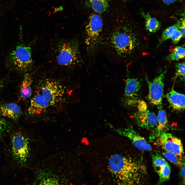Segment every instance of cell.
I'll return each instance as SVG.
<instances>
[{
    "label": "cell",
    "mask_w": 185,
    "mask_h": 185,
    "mask_svg": "<svg viewBox=\"0 0 185 185\" xmlns=\"http://www.w3.org/2000/svg\"><path fill=\"white\" fill-rule=\"evenodd\" d=\"M158 123L155 128L152 131L149 136L150 140H156L162 133L164 132L168 124V119L165 112L161 108L159 109L157 116Z\"/></svg>",
    "instance_id": "cell-16"
},
{
    "label": "cell",
    "mask_w": 185,
    "mask_h": 185,
    "mask_svg": "<svg viewBox=\"0 0 185 185\" xmlns=\"http://www.w3.org/2000/svg\"><path fill=\"white\" fill-rule=\"evenodd\" d=\"M141 87L140 82L137 78L127 79L123 99V104L125 106L132 107L137 104Z\"/></svg>",
    "instance_id": "cell-12"
},
{
    "label": "cell",
    "mask_w": 185,
    "mask_h": 185,
    "mask_svg": "<svg viewBox=\"0 0 185 185\" xmlns=\"http://www.w3.org/2000/svg\"><path fill=\"white\" fill-rule=\"evenodd\" d=\"M166 71L161 72L152 81L146 76L149 88L148 98L151 103L156 106L159 109L162 108V103L164 88V79Z\"/></svg>",
    "instance_id": "cell-7"
},
{
    "label": "cell",
    "mask_w": 185,
    "mask_h": 185,
    "mask_svg": "<svg viewBox=\"0 0 185 185\" xmlns=\"http://www.w3.org/2000/svg\"><path fill=\"white\" fill-rule=\"evenodd\" d=\"M137 105L138 111L134 115L137 125L142 128L152 131L157 124V116L148 109L143 101L139 100Z\"/></svg>",
    "instance_id": "cell-8"
},
{
    "label": "cell",
    "mask_w": 185,
    "mask_h": 185,
    "mask_svg": "<svg viewBox=\"0 0 185 185\" xmlns=\"http://www.w3.org/2000/svg\"><path fill=\"white\" fill-rule=\"evenodd\" d=\"M41 95L48 101L50 105L60 101L64 92L61 85L51 80L45 81L41 86Z\"/></svg>",
    "instance_id": "cell-11"
},
{
    "label": "cell",
    "mask_w": 185,
    "mask_h": 185,
    "mask_svg": "<svg viewBox=\"0 0 185 185\" xmlns=\"http://www.w3.org/2000/svg\"><path fill=\"white\" fill-rule=\"evenodd\" d=\"M50 105L49 102L43 96L37 94L31 100L28 113L32 115H39L45 111Z\"/></svg>",
    "instance_id": "cell-14"
},
{
    "label": "cell",
    "mask_w": 185,
    "mask_h": 185,
    "mask_svg": "<svg viewBox=\"0 0 185 185\" xmlns=\"http://www.w3.org/2000/svg\"><path fill=\"white\" fill-rule=\"evenodd\" d=\"M182 37V33L179 29H176L173 32L170 38L173 43L177 44Z\"/></svg>",
    "instance_id": "cell-26"
},
{
    "label": "cell",
    "mask_w": 185,
    "mask_h": 185,
    "mask_svg": "<svg viewBox=\"0 0 185 185\" xmlns=\"http://www.w3.org/2000/svg\"><path fill=\"white\" fill-rule=\"evenodd\" d=\"M156 140V144L164 151L184 159L183 145L179 138L171 133L164 132Z\"/></svg>",
    "instance_id": "cell-6"
},
{
    "label": "cell",
    "mask_w": 185,
    "mask_h": 185,
    "mask_svg": "<svg viewBox=\"0 0 185 185\" xmlns=\"http://www.w3.org/2000/svg\"><path fill=\"white\" fill-rule=\"evenodd\" d=\"M37 185H61L60 182L54 178H46L42 180Z\"/></svg>",
    "instance_id": "cell-25"
},
{
    "label": "cell",
    "mask_w": 185,
    "mask_h": 185,
    "mask_svg": "<svg viewBox=\"0 0 185 185\" xmlns=\"http://www.w3.org/2000/svg\"><path fill=\"white\" fill-rule=\"evenodd\" d=\"M141 14L145 20L146 29L151 33H155L161 27V23L152 17L148 12L141 11Z\"/></svg>",
    "instance_id": "cell-19"
},
{
    "label": "cell",
    "mask_w": 185,
    "mask_h": 185,
    "mask_svg": "<svg viewBox=\"0 0 185 185\" xmlns=\"http://www.w3.org/2000/svg\"><path fill=\"white\" fill-rule=\"evenodd\" d=\"M163 156L175 165L180 167L184 164V159H181L173 154L166 151L162 152Z\"/></svg>",
    "instance_id": "cell-23"
},
{
    "label": "cell",
    "mask_w": 185,
    "mask_h": 185,
    "mask_svg": "<svg viewBox=\"0 0 185 185\" xmlns=\"http://www.w3.org/2000/svg\"><path fill=\"white\" fill-rule=\"evenodd\" d=\"M3 121L0 118V126L2 124V123Z\"/></svg>",
    "instance_id": "cell-32"
},
{
    "label": "cell",
    "mask_w": 185,
    "mask_h": 185,
    "mask_svg": "<svg viewBox=\"0 0 185 185\" xmlns=\"http://www.w3.org/2000/svg\"><path fill=\"white\" fill-rule=\"evenodd\" d=\"M54 12H62L64 10L63 7L62 6H59L56 7H54Z\"/></svg>",
    "instance_id": "cell-30"
},
{
    "label": "cell",
    "mask_w": 185,
    "mask_h": 185,
    "mask_svg": "<svg viewBox=\"0 0 185 185\" xmlns=\"http://www.w3.org/2000/svg\"><path fill=\"white\" fill-rule=\"evenodd\" d=\"M3 82L1 81H0V93L2 89L3 86Z\"/></svg>",
    "instance_id": "cell-31"
},
{
    "label": "cell",
    "mask_w": 185,
    "mask_h": 185,
    "mask_svg": "<svg viewBox=\"0 0 185 185\" xmlns=\"http://www.w3.org/2000/svg\"><path fill=\"white\" fill-rule=\"evenodd\" d=\"M87 7L99 14L105 12L109 7V0H83Z\"/></svg>",
    "instance_id": "cell-18"
},
{
    "label": "cell",
    "mask_w": 185,
    "mask_h": 185,
    "mask_svg": "<svg viewBox=\"0 0 185 185\" xmlns=\"http://www.w3.org/2000/svg\"><path fill=\"white\" fill-rule=\"evenodd\" d=\"M56 47V60L59 65L72 66L82 62L79 43L76 39L61 40Z\"/></svg>",
    "instance_id": "cell-4"
},
{
    "label": "cell",
    "mask_w": 185,
    "mask_h": 185,
    "mask_svg": "<svg viewBox=\"0 0 185 185\" xmlns=\"http://www.w3.org/2000/svg\"><path fill=\"white\" fill-rule=\"evenodd\" d=\"M180 175L182 180V185H185V163L180 167Z\"/></svg>",
    "instance_id": "cell-28"
},
{
    "label": "cell",
    "mask_w": 185,
    "mask_h": 185,
    "mask_svg": "<svg viewBox=\"0 0 185 185\" xmlns=\"http://www.w3.org/2000/svg\"><path fill=\"white\" fill-rule=\"evenodd\" d=\"M110 128L120 135L129 139L137 148L142 151H150L152 147L144 137L138 133L132 127H116L108 124Z\"/></svg>",
    "instance_id": "cell-9"
},
{
    "label": "cell",
    "mask_w": 185,
    "mask_h": 185,
    "mask_svg": "<svg viewBox=\"0 0 185 185\" xmlns=\"http://www.w3.org/2000/svg\"><path fill=\"white\" fill-rule=\"evenodd\" d=\"M178 24V29L181 32L182 37H185V22L184 18H181L177 22Z\"/></svg>",
    "instance_id": "cell-27"
},
{
    "label": "cell",
    "mask_w": 185,
    "mask_h": 185,
    "mask_svg": "<svg viewBox=\"0 0 185 185\" xmlns=\"http://www.w3.org/2000/svg\"><path fill=\"white\" fill-rule=\"evenodd\" d=\"M178 24L177 22L176 24L168 27L163 31L160 40L157 45L159 47L165 41L170 38L174 31L178 28Z\"/></svg>",
    "instance_id": "cell-22"
},
{
    "label": "cell",
    "mask_w": 185,
    "mask_h": 185,
    "mask_svg": "<svg viewBox=\"0 0 185 185\" xmlns=\"http://www.w3.org/2000/svg\"><path fill=\"white\" fill-rule=\"evenodd\" d=\"M12 152L15 159L20 163L25 162L30 152L27 139L21 134H16L12 137Z\"/></svg>",
    "instance_id": "cell-10"
},
{
    "label": "cell",
    "mask_w": 185,
    "mask_h": 185,
    "mask_svg": "<svg viewBox=\"0 0 185 185\" xmlns=\"http://www.w3.org/2000/svg\"><path fill=\"white\" fill-rule=\"evenodd\" d=\"M0 113L4 116L16 120L20 116L22 111L17 104L11 103L1 105L0 106Z\"/></svg>",
    "instance_id": "cell-17"
},
{
    "label": "cell",
    "mask_w": 185,
    "mask_h": 185,
    "mask_svg": "<svg viewBox=\"0 0 185 185\" xmlns=\"http://www.w3.org/2000/svg\"><path fill=\"white\" fill-rule=\"evenodd\" d=\"M122 0L124 1H131V0Z\"/></svg>",
    "instance_id": "cell-33"
},
{
    "label": "cell",
    "mask_w": 185,
    "mask_h": 185,
    "mask_svg": "<svg viewBox=\"0 0 185 185\" xmlns=\"http://www.w3.org/2000/svg\"><path fill=\"white\" fill-rule=\"evenodd\" d=\"M112 21L104 24L100 49L110 60L121 61L134 51L136 39L121 16Z\"/></svg>",
    "instance_id": "cell-1"
},
{
    "label": "cell",
    "mask_w": 185,
    "mask_h": 185,
    "mask_svg": "<svg viewBox=\"0 0 185 185\" xmlns=\"http://www.w3.org/2000/svg\"><path fill=\"white\" fill-rule=\"evenodd\" d=\"M152 161L154 170L159 177L158 185H161L169 179L171 168L167 161L161 155H153Z\"/></svg>",
    "instance_id": "cell-13"
},
{
    "label": "cell",
    "mask_w": 185,
    "mask_h": 185,
    "mask_svg": "<svg viewBox=\"0 0 185 185\" xmlns=\"http://www.w3.org/2000/svg\"><path fill=\"white\" fill-rule=\"evenodd\" d=\"M175 77H182L184 78L185 66L184 62L177 63L175 65Z\"/></svg>",
    "instance_id": "cell-24"
},
{
    "label": "cell",
    "mask_w": 185,
    "mask_h": 185,
    "mask_svg": "<svg viewBox=\"0 0 185 185\" xmlns=\"http://www.w3.org/2000/svg\"><path fill=\"white\" fill-rule=\"evenodd\" d=\"M184 48L180 46L176 47L173 51L167 56L165 60L169 61H177L180 59L184 58L185 57Z\"/></svg>",
    "instance_id": "cell-21"
},
{
    "label": "cell",
    "mask_w": 185,
    "mask_h": 185,
    "mask_svg": "<svg viewBox=\"0 0 185 185\" xmlns=\"http://www.w3.org/2000/svg\"><path fill=\"white\" fill-rule=\"evenodd\" d=\"M104 23L100 14L93 13L89 16L85 29V43L89 58L95 57L100 49Z\"/></svg>",
    "instance_id": "cell-3"
},
{
    "label": "cell",
    "mask_w": 185,
    "mask_h": 185,
    "mask_svg": "<svg viewBox=\"0 0 185 185\" xmlns=\"http://www.w3.org/2000/svg\"><path fill=\"white\" fill-rule=\"evenodd\" d=\"M106 168L96 175L101 185H142L147 173L142 162L118 154L110 156Z\"/></svg>",
    "instance_id": "cell-2"
},
{
    "label": "cell",
    "mask_w": 185,
    "mask_h": 185,
    "mask_svg": "<svg viewBox=\"0 0 185 185\" xmlns=\"http://www.w3.org/2000/svg\"><path fill=\"white\" fill-rule=\"evenodd\" d=\"M32 82L31 76L28 73L25 74L20 88L21 97L24 100L29 98L32 94L31 85Z\"/></svg>",
    "instance_id": "cell-20"
},
{
    "label": "cell",
    "mask_w": 185,
    "mask_h": 185,
    "mask_svg": "<svg viewBox=\"0 0 185 185\" xmlns=\"http://www.w3.org/2000/svg\"><path fill=\"white\" fill-rule=\"evenodd\" d=\"M163 2L166 5H169L177 1L181 0H162Z\"/></svg>",
    "instance_id": "cell-29"
},
{
    "label": "cell",
    "mask_w": 185,
    "mask_h": 185,
    "mask_svg": "<svg viewBox=\"0 0 185 185\" xmlns=\"http://www.w3.org/2000/svg\"><path fill=\"white\" fill-rule=\"evenodd\" d=\"M166 97L170 106L173 109L177 111L184 109V94L175 91L173 87L171 90L166 94Z\"/></svg>",
    "instance_id": "cell-15"
},
{
    "label": "cell",
    "mask_w": 185,
    "mask_h": 185,
    "mask_svg": "<svg viewBox=\"0 0 185 185\" xmlns=\"http://www.w3.org/2000/svg\"><path fill=\"white\" fill-rule=\"evenodd\" d=\"M9 58L14 67L19 71H26L33 63L31 48L25 44L17 46L10 54Z\"/></svg>",
    "instance_id": "cell-5"
}]
</instances>
